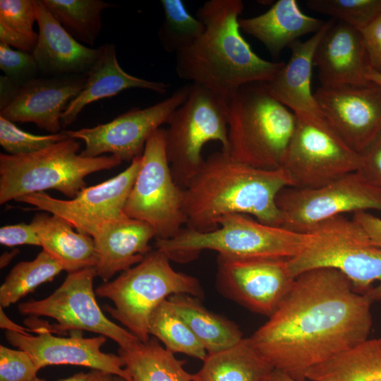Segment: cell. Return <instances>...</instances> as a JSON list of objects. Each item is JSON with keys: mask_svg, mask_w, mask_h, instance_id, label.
Wrapping results in <instances>:
<instances>
[{"mask_svg": "<svg viewBox=\"0 0 381 381\" xmlns=\"http://www.w3.org/2000/svg\"><path fill=\"white\" fill-rule=\"evenodd\" d=\"M373 301L339 270L298 275L277 310L250 337L275 370L303 381L311 368L368 339Z\"/></svg>", "mask_w": 381, "mask_h": 381, "instance_id": "1", "label": "cell"}, {"mask_svg": "<svg viewBox=\"0 0 381 381\" xmlns=\"http://www.w3.org/2000/svg\"><path fill=\"white\" fill-rule=\"evenodd\" d=\"M241 0H210L198 10L202 35L176 54V72L183 80L202 86L226 107L236 91L251 83L274 78L284 62L257 55L241 34Z\"/></svg>", "mask_w": 381, "mask_h": 381, "instance_id": "2", "label": "cell"}, {"mask_svg": "<svg viewBox=\"0 0 381 381\" xmlns=\"http://www.w3.org/2000/svg\"><path fill=\"white\" fill-rule=\"evenodd\" d=\"M291 186L282 168L258 169L233 160L222 150L215 152L184 189L186 227L212 231L222 217L231 214L253 216L261 223L281 226L276 198Z\"/></svg>", "mask_w": 381, "mask_h": 381, "instance_id": "3", "label": "cell"}, {"mask_svg": "<svg viewBox=\"0 0 381 381\" xmlns=\"http://www.w3.org/2000/svg\"><path fill=\"white\" fill-rule=\"evenodd\" d=\"M226 119L227 154L233 160L262 169L282 168L296 116L265 83L241 86L226 105Z\"/></svg>", "mask_w": 381, "mask_h": 381, "instance_id": "4", "label": "cell"}, {"mask_svg": "<svg viewBox=\"0 0 381 381\" xmlns=\"http://www.w3.org/2000/svg\"><path fill=\"white\" fill-rule=\"evenodd\" d=\"M79 149L80 143L69 138L31 154L1 153L0 204L49 189L73 198L85 188L87 176L122 162L112 155L85 157Z\"/></svg>", "mask_w": 381, "mask_h": 381, "instance_id": "5", "label": "cell"}, {"mask_svg": "<svg viewBox=\"0 0 381 381\" xmlns=\"http://www.w3.org/2000/svg\"><path fill=\"white\" fill-rule=\"evenodd\" d=\"M163 251L150 252L138 264L111 282L99 286L95 294L110 299L114 308L105 306L111 316L121 322L140 341L150 339V317L162 301L175 294H188L202 298L204 292L199 280L176 271Z\"/></svg>", "mask_w": 381, "mask_h": 381, "instance_id": "6", "label": "cell"}, {"mask_svg": "<svg viewBox=\"0 0 381 381\" xmlns=\"http://www.w3.org/2000/svg\"><path fill=\"white\" fill-rule=\"evenodd\" d=\"M309 238L308 233L265 224L248 214H231L219 221V228L201 233L183 228L174 238L156 239L155 246L171 260L185 262L204 250L238 258H282L298 254Z\"/></svg>", "mask_w": 381, "mask_h": 381, "instance_id": "7", "label": "cell"}, {"mask_svg": "<svg viewBox=\"0 0 381 381\" xmlns=\"http://www.w3.org/2000/svg\"><path fill=\"white\" fill-rule=\"evenodd\" d=\"M308 234L302 250L288 259L293 277L315 268H334L351 281L356 292L373 302L381 300V247L373 245L357 223L340 215Z\"/></svg>", "mask_w": 381, "mask_h": 381, "instance_id": "8", "label": "cell"}, {"mask_svg": "<svg viewBox=\"0 0 381 381\" xmlns=\"http://www.w3.org/2000/svg\"><path fill=\"white\" fill-rule=\"evenodd\" d=\"M164 129L165 149L174 180L185 189L202 168V151L210 141L229 149L226 107L209 90L190 84L185 102L169 118Z\"/></svg>", "mask_w": 381, "mask_h": 381, "instance_id": "9", "label": "cell"}, {"mask_svg": "<svg viewBox=\"0 0 381 381\" xmlns=\"http://www.w3.org/2000/svg\"><path fill=\"white\" fill-rule=\"evenodd\" d=\"M184 189L176 184L166 155L164 129L147 140L124 207L125 214L149 224L155 239L175 237L186 224Z\"/></svg>", "mask_w": 381, "mask_h": 381, "instance_id": "10", "label": "cell"}, {"mask_svg": "<svg viewBox=\"0 0 381 381\" xmlns=\"http://www.w3.org/2000/svg\"><path fill=\"white\" fill-rule=\"evenodd\" d=\"M296 116L282 167L291 187L317 188L359 170L361 155L349 147L325 118Z\"/></svg>", "mask_w": 381, "mask_h": 381, "instance_id": "11", "label": "cell"}, {"mask_svg": "<svg viewBox=\"0 0 381 381\" xmlns=\"http://www.w3.org/2000/svg\"><path fill=\"white\" fill-rule=\"evenodd\" d=\"M282 227L308 233L318 224L347 212L381 211V193L358 171L313 188L286 187L277 196Z\"/></svg>", "mask_w": 381, "mask_h": 381, "instance_id": "12", "label": "cell"}, {"mask_svg": "<svg viewBox=\"0 0 381 381\" xmlns=\"http://www.w3.org/2000/svg\"><path fill=\"white\" fill-rule=\"evenodd\" d=\"M95 277V267L68 273L62 284L50 296L21 303L18 310L25 315L46 316L55 320L56 324L47 325L50 332L86 330L112 339L119 348L128 349L140 340L102 313L93 290Z\"/></svg>", "mask_w": 381, "mask_h": 381, "instance_id": "13", "label": "cell"}, {"mask_svg": "<svg viewBox=\"0 0 381 381\" xmlns=\"http://www.w3.org/2000/svg\"><path fill=\"white\" fill-rule=\"evenodd\" d=\"M142 155L116 176L85 187L71 200L53 198L44 192L21 196L17 202L34 206L68 222L77 231L93 237L103 226L125 216L124 207L139 171Z\"/></svg>", "mask_w": 381, "mask_h": 381, "instance_id": "14", "label": "cell"}, {"mask_svg": "<svg viewBox=\"0 0 381 381\" xmlns=\"http://www.w3.org/2000/svg\"><path fill=\"white\" fill-rule=\"evenodd\" d=\"M190 85H185L167 99L144 109L133 108L112 121L91 128L66 131L73 139L85 142L80 155L97 157L110 153L122 162L141 156L150 137L164 123L188 96Z\"/></svg>", "mask_w": 381, "mask_h": 381, "instance_id": "15", "label": "cell"}, {"mask_svg": "<svg viewBox=\"0 0 381 381\" xmlns=\"http://www.w3.org/2000/svg\"><path fill=\"white\" fill-rule=\"evenodd\" d=\"M216 285L225 297L270 317L291 291L295 278L288 259L238 258L218 254Z\"/></svg>", "mask_w": 381, "mask_h": 381, "instance_id": "16", "label": "cell"}, {"mask_svg": "<svg viewBox=\"0 0 381 381\" xmlns=\"http://www.w3.org/2000/svg\"><path fill=\"white\" fill-rule=\"evenodd\" d=\"M314 95L328 123L354 151L361 154L381 131V85L321 86Z\"/></svg>", "mask_w": 381, "mask_h": 381, "instance_id": "17", "label": "cell"}, {"mask_svg": "<svg viewBox=\"0 0 381 381\" xmlns=\"http://www.w3.org/2000/svg\"><path fill=\"white\" fill-rule=\"evenodd\" d=\"M32 335L7 330V341L18 349L28 353L40 370L52 365H74L102 370L132 381L119 355L101 351L107 337L100 335L85 338L81 336L61 337L52 334L42 323L35 327Z\"/></svg>", "mask_w": 381, "mask_h": 381, "instance_id": "18", "label": "cell"}, {"mask_svg": "<svg viewBox=\"0 0 381 381\" xmlns=\"http://www.w3.org/2000/svg\"><path fill=\"white\" fill-rule=\"evenodd\" d=\"M87 75L40 76L20 87L0 116L12 121L33 123L51 134L61 131V116L84 87Z\"/></svg>", "mask_w": 381, "mask_h": 381, "instance_id": "19", "label": "cell"}, {"mask_svg": "<svg viewBox=\"0 0 381 381\" xmlns=\"http://www.w3.org/2000/svg\"><path fill=\"white\" fill-rule=\"evenodd\" d=\"M35 6L39 32L32 54L41 76L87 75L100 56L102 45H83L64 29L42 0H35Z\"/></svg>", "mask_w": 381, "mask_h": 381, "instance_id": "20", "label": "cell"}, {"mask_svg": "<svg viewBox=\"0 0 381 381\" xmlns=\"http://www.w3.org/2000/svg\"><path fill=\"white\" fill-rule=\"evenodd\" d=\"M321 86L365 85L370 68L360 30L335 22L318 44L314 56Z\"/></svg>", "mask_w": 381, "mask_h": 381, "instance_id": "21", "label": "cell"}, {"mask_svg": "<svg viewBox=\"0 0 381 381\" xmlns=\"http://www.w3.org/2000/svg\"><path fill=\"white\" fill-rule=\"evenodd\" d=\"M336 21L334 18L325 21L307 40L292 44L289 61L272 80L265 83L269 93L296 115L325 118L312 92L311 78L317 47Z\"/></svg>", "mask_w": 381, "mask_h": 381, "instance_id": "22", "label": "cell"}, {"mask_svg": "<svg viewBox=\"0 0 381 381\" xmlns=\"http://www.w3.org/2000/svg\"><path fill=\"white\" fill-rule=\"evenodd\" d=\"M153 238L155 232L149 224L127 216L103 226L92 237L97 277L107 282L117 272L140 263L152 251Z\"/></svg>", "mask_w": 381, "mask_h": 381, "instance_id": "23", "label": "cell"}, {"mask_svg": "<svg viewBox=\"0 0 381 381\" xmlns=\"http://www.w3.org/2000/svg\"><path fill=\"white\" fill-rule=\"evenodd\" d=\"M87 76L84 87L62 114V127L73 123L85 106L124 90L140 88L164 94L169 87L163 82L145 80L123 71L119 64L115 46L109 43L102 44L100 56Z\"/></svg>", "mask_w": 381, "mask_h": 381, "instance_id": "24", "label": "cell"}, {"mask_svg": "<svg viewBox=\"0 0 381 381\" xmlns=\"http://www.w3.org/2000/svg\"><path fill=\"white\" fill-rule=\"evenodd\" d=\"M325 23L303 13L296 0H279L260 15L239 19L240 29L261 42L274 56Z\"/></svg>", "mask_w": 381, "mask_h": 381, "instance_id": "25", "label": "cell"}, {"mask_svg": "<svg viewBox=\"0 0 381 381\" xmlns=\"http://www.w3.org/2000/svg\"><path fill=\"white\" fill-rule=\"evenodd\" d=\"M42 249L68 273L95 267L97 255L92 237L75 231L61 218L46 212L37 213L31 222Z\"/></svg>", "mask_w": 381, "mask_h": 381, "instance_id": "26", "label": "cell"}, {"mask_svg": "<svg viewBox=\"0 0 381 381\" xmlns=\"http://www.w3.org/2000/svg\"><path fill=\"white\" fill-rule=\"evenodd\" d=\"M193 381H266L274 368L250 337L227 349L207 353Z\"/></svg>", "mask_w": 381, "mask_h": 381, "instance_id": "27", "label": "cell"}, {"mask_svg": "<svg viewBox=\"0 0 381 381\" xmlns=\"http://www.w3.org/2000/svg\"><path fill=\"white\" fill-rule=\"evenodd\" d=\"M168 300L207 353L227 349L244 338L235 322L208 310L200 298L188 294H175L169 296Z\"/></svg>", "mask_w": 381, "mask_h": 381, "instance_id": "28", "label": "cell"}, {"mask_svg": "<svg viewBox=\"0 0 381 381\" xmlns=\"http://www.w3.org/2000/svg\"><path fill=\"white\" fill-rule=\"evenodd\" d=\"M118 353L132 381H193V374L183 368L185 362L162 347L155 337L119 348Z\"/></svg>", "mask_w": 381, "mask_h": 381, "instance_id": "29", "label": "cell"}, {"mask_svg": "<svg viewBox=\"0 0 381 381\" xmlns=\"http://www.w3.org/2000/svg\"><path fill=\"white\" fill-rule=\"evenodd\" d=\"M311 381H381V337L368 339L308 370Z\"/></svg>", "mask_w": 381, "mask_h": 381, "instance_id": "30", "label": "cell"}, {"mask_svg": "<svg viewBox=\"0 0 381 381\" xmlns=\"http://www.w3.org/2000/svg\"><path fill=\"white\" fill-rule=\"evenodd\" d=\"M52 16L78 42L93 46L102 28L104 10L114 5L102 0H42Z\"/></svg>", "mask_w": 381, "mask_h": 381, "instance_id": "31", "label": "cell"}, {"mask_svg": "<svg viewBox=\"0 0 381 381\" xmlns=\"http://www.w3.org/2000/svg\"><path fill=\"white\" fill-rule=\"evenodd\" d=\"M148 333L173 353H181L203 361L207 353L186 321L167 299L152 311Z\"/></svg>", "mask_w": 381, "mask_h": 381, "instance_id": "32", "label": "cell"}, {"mask_svg": "<svg viewBox=\"0 0 381 381\" xmlns=\"http://www.w3.org/2000/svg\"><path fill=\"white\" fill-rule=\"evenodd\" d=\"M63 270L62 266L43 249L33 260L18 262L0 287L1 307L16 303L40 284L52 282Z\"/></svg>", "mask_w": 381, "mask_h": 381, "instance_id": "33", "label": "cell"}, {"mask_svg": "<svg viewBox=\"0 0 381 381\" xmlns=\"http://www.w3.org/2000/svg\"><path fill=\"white\" fill-rule=\"evenodd\" d=\"M35 0L0 1V42L32 53L38 39Z\"/></svg>", "mask_w": 381, "mask_h": 381, "instance_id": "34", "label": "cell"}, {"mask_svg": "<svg viewBox=\"0 0 381 381\" xmlns=\"http://www.w3.org/2000/svg\"><path fill=\"white\" fill-rule=\"evenodd\" d=\"M164 18L158 32L163 49L178 53L193 44L204 32L205 26L188 12L181 0H162Z\"/></svg>", "mask_w": 381, "mask_h": 381, "instance_id": "35", "label": "cell"}, {"mask_svg": "<svg viewBox=\"0 0 381 381\" xmlns=\"http://www.w3.org/2000/svg\"><path fill=\"white\" fill-rule=\"evenodd\" d=\"M306 4L358 30L381 14V0H307Z\"/></svg>", "mask_w": 381, "mask_h": 381, "instance_id": "36", "label": "cell"}, {"mask_svg": "<svg viewBox=\"0 0 381 381\" xmlns=\"http://www.w3.org/2000/svg\"><path fill=\"white\" fill-rule=\"evenodd\" d=\"M69 138L66 131L35 135L21 130L13 122L0 116V145L8 155L34 153Z\"/></svg>", "mask_w": 381, "mask_h": 381, "instance_id": "37", "label": "cell"}, {"mask_svg": "<svg viewBox=\"0 0 381 381\" xmlns=\"http://www.w3.org/2000/svg\"><path fill=\"white\" fill-rule=\"evenodd\" d=\"M0 68L11 81L19 86L41 76L32 54L0 42Z\"/></svg>", "mask_w": 381, "mask_h": 381, "instance_id": "38", "label": "cell"}, {"mask_svg": "<svg viewBox=\"0 0 381 381\" xmlns=\"http://www.w3.org/2000/svg\"><path fill=\"white\" fill-rule=\"evenodd\" d=\"M39 369L28 353L0 346V381H30Z\"/></svg>", "mask_w": 381, "mask_h": 381, "instance_id": "39", "label": "cell"}, {"mask_svg": "<svg viewBox=\"0 0 381 381\" xmlns=\"http://www.w3.org/2000/svg\"><path fill=\"white\" fill-rule=\"evenodd\" d=\"M361 155L362 164L358 171L381 193V131Z\"/></svg>", "mask_w": 381, "mask_h": 381, "instance_id": "40", "label": "cell"}, {"mask_svg": "<svg viewBox=\"0 0 381 381\" xmlns=\"http://www.w3.org/2000/svg\"><path fill=\"white\" fill-rule=\"evenodd\" d=\"M0 243L8 247L19 245L41 246L40 238L31 223H19L1 227Z\"/></svg>", "mask_w": 381, "mask_h": 381, "instance_id": "41", "label": "cell"}, {"mask_svg": "<svg viewBox=\"0 0 381 381\" xmlns=\"http://www.w3.org/2000/svg\"><path fill=\"white\" fill-rule=\"evenodd\" d=\"M360 32L370 68L381 73V14Z\"/></svg>", "mask_w": 381, "mask_h": 381, "instance_id": "42", "label": "cell"}, {"mask_svg": "<svg viewBox=\"0 0 381 381\" xmlns=\"http://www.w3.org/2000/svg\"><path fill=\"white\" fill-rule=\"evenodd\" d=\"M352 219L363 229L373 245L381 247V218L368 211H360L353 214Z\"/></svg>", "mask_w": 381, "mask_h": 381, "instance_id": "43", "label": "cell"}, {"mask_svg": "<svg viewBox=\"0 0 381 381\" xmlns=\"http://www.w3.org/2000/svg\"><path fill=\"white\" fill-rule=\"evenodd\" d=\"M20 87L5 75L0 77V110L5 108L13 99Z\"/></svg>", "mask_w": 381, "mask_h": 381, "instance_id": "44", "label": "cell"}, {"mask_svg": "<svg viewBox=\"0 0 381 381\" xmlns=\"http://www.w3.org/2000/svg\"><path fill=\"white\" fill-rule=\"evenodd\" d=\"M114 376L102 370L92 369L87 373L81 372L68 378L56 381H114Z\"/></svg>", "mask_w": 381, "mask_h": 381, "instance_id": "45", "label": "cell"}, {"mask_svg": "<svg viewBox=\"0 0 381 381\" xmlns=\"http://www.w3.org/2000/svg\"><path fill=\"white\" fill-rule=\"evenodd\" d=\"M0 327L1 328L7 329V330L9 331H13L22 334H25L28 332H32V329H28L25 327L19 326L11 320L4 312L2 307L0 308Z\"/></svg>", "mask_w": 381, "mask_h": 381, "instance_id": "46", "label": "cell"}, {"mask_svg": "<svg viewBox=\"0 0 381 381\" xmlns=\"http://www.w3.org/2000/svg\"><path fill=\"white\" fill-rule=\"evenodd\" d=\"M266 381H299L296 379L293 378L289 375L274 369Z\"/></svg>", "mask_w": 381, "mask_h": 381, "instance_id": "47", "label": "cell"}, {"mask_svg": "<svg viewBox=\"0 0 381 381\" xmlns=\"http://www.w3.org/2000/svg\"><path fill=\"white\" fill-rule=\"evenodd\" d=\"M366 78L368 80L381 85V73H377L370 68L366 73Z\"/></svg>", "mask_w": 381, "mask_h": 381, "instance_id": "48", "label": "cell"}, {"mask_svg": "<svg viewBox=\"0 0 381 381\" xmlns=\"http://www.w3.org/2000/svg\"><path fill=\"white\" fill-rule=\"evenodd\" d=\"M17 250H13L11 253H5L1 257V268L5 267L12 259L13 256L18 253Z\"/></svg>", "mask_w": 381, "mask_h": 381, "instance_id": "49", "label": "cell"}, {"mask_svg": "<svg viewBox=\"0 0 381 381\" xmlns=\"http://www.w3.org/2000/svg\"><path fill=\"white\" fill-rule=\"evenodd\" d=\"M114 381H129L122 377H120V376H114Z\"/></svg>", "mask_w": 381, "mask_h": 381, "instance_id": "50", "label": "cell"}, {"mask_svg": "<svg viewBox=\"0 0 381 381\" xmlns=\"http://www.w3.org/2000/svg\"><path fill=\"white\" fill-rule=\"evenodd\" d=\"M30 381H45V380L36 377L35 378H34V379H32V380H31Z\"/></svg>", "mask_w": 381, "mask_h": 381, "instance_id": "51", "label": "cell"}]
</instances>
